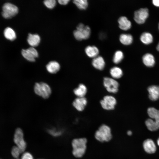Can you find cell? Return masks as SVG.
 Wrapping results in <instances>:
<instances>
[{
    "label": "cell",
    "mask_w": 159,
    "mask_h": 159,
    "mask_svg": "<svg viewBox=\"0 0 159 159\" xmlns=\"http://www.w3.org/2000/svg\"><path fill=\"white\" fill-rule=\"evenodd\" d=\"M149 116L151 119L145 121V124L148 129L151 131L156 130L159 128V110L153 107L148 110Z\"/></svg>",
    "instance_id": "1"
},
{
    "label": "cell",
    "mask_w": 159,
    "mask_h": 159,
    "mask_svg": "<svg viewBox=\"0 0 159 159\" xmlns=\"http://www.w3.org/2000/svg\"><path fill=\"white\" fill-rule=\"evenodd\" d=\"M87 142L85 138L74 139L72 142V154L76 158L82 157L85 154L86 149Z\"/></svg>",
    "instance_id": "2"
},
{
    "label": "cell",
    "mask_w": 159,
    "mask_h": 159,
    "mask_svg": "<svg viewBox=\"0 0 159 159\" xmlns=\"http://www.w3.org/2000/svg\"><path fill=\"white\" fill-rule=\"evenodd\" d=\"M95 137L101 142L109 141L112 138L110 128L105 125H102L96 132Z\"/></svg>",
    "instance_id": "3"
},
{
    "label": "cell",
    "mask_w": 159,
    "mask_h": 159,
    "mask_svg": "<svg viewBox=\"0 0 159 159\" xmlns=\"http://www.w3.org/2000/svg\"><path fill=\"white\" fill-rule=\"evenodd\" d=\"M34 90L36 94L44 99L49 98L52 92L50 87L44 82L36 83L34 86Z\"/></svg>",
    "instance_id": "4"
},
{
    "label": "cell",
    "mask_w": 159,
    "mask_h": 159,
    "mask_svg": "<svg viewBox=\"0 0 159 159\" xmlns=\"http://www.w3.org/2000/svg\"><path fill=\"white\" fill-rule=\"evenodd\" d=\"M91 33L90 27L85 26L82 23L79 24L77 27V29L73 32L75 38L78 40L86 39L89 38Z\"/></svg>",
    "instance_id": "5"
},
{
    "label": "cell",
    "mask_w": 159,
    "mask_h": 159,
    "mask_svg": "<svg viewBox=\"0 0 159 159\" xmlns=\"http://www.w3.org/2000/svg\"><path fill=\"white\" fill-rule=\"evenodd\" d=\"M18 12L17 7L11 3H5L2 6V15L5 18H11L16 15Z\"/></svg>",
    "instance_id": "6"
},
{
    "label": "cell",
    "mask_w": 159,
    "mask_h": 159,
    "mask_svg": "<svg viewBox=\"0 0 159 159\" xmlns=\"http://www.w3.org/2000/svg\"><path fill=\"white\" fill-rule=\"evenodd\" d=\"M14 140L16 146L18 147L22 153L25 150L26 143L24 140L23 131L20 128H17L15 130Z\"/></svg>",
    "instance_id": "7"
},
{
    "label": "cell",
    "mask_w": 159,
    "mask_h": 159,
    "mask_svg": "<svg viewBox=\"0 0 159 159\" xmlns=\"http://www.w3.org/2000/svg\"><path fill=\"white\" fill-rule=\"evenodd\" d=\"M148 15V10L147 8H141L135 12L134 18L138 24H143L145 22Z\"/></svg>",
    "instance_id": "8"
},
{
    "label": "cell",
    "mask_w": 159,
    "mask_h": 159,
    "mask_svg": "<svg viewBox=\"0 0 159 159\" xmlns=\"http://www.w3.org/2000/svg\"><path fill=\"white\" fill-rule=\"evenodd\" d=\"M103 84L108 92L113 93L117 92L119 84L114 79L109 77H105L103 80Z\"/></svg>",
    "instance_id": "9"
},
{
    "label": "cell",
    "mask_w": 159,
    "mask_h": 159,
    "mask_svg": "<svg viewBox=\"0 0 159 159\" xmlns=\"http://www.w3.org/2000/svg\"><path fill=\"white\" fill-rule=\"evenodd\" d=\"M21 53L23 56L27 60L31 62H34L38 57V53L34 47H30L26 49H22Z\"/></svg>",
    "instance_id": "10"
},
{
    "label": "cell",
    "mask_w": 159,
    "mask_h": 159,
    "mask_svg": "<svg viewBox=\"0 0 159 159\" xmlns=\"http://www.w3.org/2000/svg\"><path fill=\"white\" fill-rule=\"evenodd\" d=\"M100 103L102 108L106 110H112L114 108L116 100L113 97L107 95L101 101Z\"/></svg>",
    "instance_id": "11"
},
{
    "label": "cell",
    "mask_w": 159,
    "mask_h": 159,
    "mask_svg": "<svg viewBox=\"0 0 159 159\" xmlns=\"http://www.w3.org/2000/svg\"><path fill=\"white\" fill-rule=\"evenodd\" d=\"M87 104L86 99L84 97H78L73 102L74 107L78 111L83 110Z\"/></svg>",
    "instance_id": "12"
},
{
    "label": "cell",
    "mask_w": 159,
    "mask_h": 159,
    "mask_svg": "<svg viewBox=\"0 0 159 159\" xmlns=\"http://www.w3.org/2000/svg\"><path fill=\"white\" fill-rule=\"evenodd\" d=\"M143 147L145 150L149 153H154L156 149V145L153 140L147 139L143 143Z\"/></svg>",
    "instance_id": "13"
},
{
    "label": "cell",
    "mask_w": 159,
    "mask_h": 159,
    "mask_svg": "<svg viewBox=\"0 0 159 159\" xmlns=\"http://www.w3.org/2000/svg\"><path fill=\"white\" fill-rule=\"evenodd\" d=\"M149 98L152 100L155 101L159 98V86L152 85L148 89Z\"/></svg>",
    "instance_id": "14"
},
{
    "label": "cell",
    "mask_w": 159,
    "mask_h": 159,
    "mask_svg": "<svg viewBox=\"0 0 159 159\" xmlns=\"http://www.w3.org/2000/svg\"><path fill=\"white\" fill-rule=\"evenodd\" d=\"M118 22L119 27L122 30H128L131 27V22L125 16H122L120 17L118 19Z\"/></svg>",
    "instance_id": "15"
},
{
    "label": "cell",
    "mask_w": 159,
    "mask_h": 159,
    "mask_svg": "<svg viewBox=\"0 0 159 159\" xmlns=\"http://www.w3.org/2000/svg\"><path fill=\"white\" fill-rule=\"evenodd\" d=\"M29 44L32 47L37 46L40 41V38L37 34H29L27 39Z\"/></svg>",
    "instance_id": "16"
},
{
    "label": "cell",
    "mask_w": 159,
    "mask_h": 159,
    "mask_svg": "<svg viewBox=\"0 0 159 159\" xmlns=\"http://www.w3.org/2000/svg\"><path fill=\"white\" fill-rule=\"evenodd\" d=\"M92 64L95 68L102 70L105 67V63L102 57L98 56L94 58L92 61Z\"/></svg>",
    "instance_id": "17"
},
{
    "label": "cell",
    "mask_w": 159,
    "mask_h": 159,
    "mask_svg": "<svg viewBox=\"0 0 159 159\" xmlns=\"http://www.w3.org/2000/svg\"><path fill=\"white\" fill-rule=\"evenodd\" d=\"M46 68L49 72L51 74H55L59 71L60 66L57 62L52 61L47 65Z\"/></svg>",
    "instance_id": "18"
},
{
    "label": "cell",
    "mask_w": 159,
    "mask_h": 159,
    "mask_svg": "<svg viewBox=\"0 0 159 159\" xmlns=\"http://www.w3.org/2000/svg\"><path fill=\"white\" fill-rule=\"evenodd\" d=\"M87 55L90 58H95L97 56L99 53L98 48L95 46H89L87 47L85 49Z\"/></svg>",
    "instance_id": "19"
},
{
    "label": "cell",
    "mask_w": 159,
    "mask_h": 159,
    "mask_svg": "<svg viewBox=\"0 0 159 159\" xmlns=\"http://www.w3.org/2000/svg\"><path fill=\"white\" fill-rule=\"evenodd\" d=\"M143 61L144 64L148 67H152L155 63L154 56L150 53H147L143 56Z\"/></svg>",
    "instance_id": "20"
},
{
    "label": "cell",
    "mask_w": 159,
    "mask_h": 159,
    "mask_svg": "<svg viewBox=\"0 0 159 159\" xmlns=\"http://www.w3.org/2000/svg\"><path fill=\"white\" fill-rule=\"evenodd\" d=\"M119 40L120 42L125 45L131 44L133 41L132 36L129 34H123L120 36Z\"/></svg>",
    "instance_id": "21"
},
{
    "label": "cell",
    "mask_w": 159,
    "mask_h": 159,
    "mask_svg": "<svg viewBox=\"0 0 159 159\" xmlns=\"http://www.w3.org/2000/svg\"><path fill=\"white\" fill-rule=\"evenodd\" d=\"M87 92V89L85 85L80 84L77 88L74 90V94L78 97H84Z\"/></svg>",
    "instance_id": "22"
},
{
    "label": "cell",
    "mask_w": 159,
    "mask_h": 159,
    "mask_svg": "<svg viewBox=\"0 0 159 159\" xmlns=\"http://www.w3.org/2000/svg\"><path fill=\"white\" fill-rule=\"evenodd\" d=\"M4 34L6 38L10 40H14L16 38V35L15 31L10 27H8L5 29Z\"/></svg>",
    "instance_id": "23"
},
{
    "label": "cell",
    "mask_w": 159,
    "mask_h": 159,
    "mask_svg": "<svg viewBox=\"0 0 159 159\" xmlns=\"http://www.w3.org/2000/svg\"><path fill=\"white\" fill-rule=\"evenodd\" d=\"M153 39L152 35L148 32H144L142 33L140 37L141 41L142 43L146 44H148L152 43Z\"/></svg>",
    "instance_id": "24"
},
{
    "label": "cell",
    "mask_w": 159,
    "mask_h": 159,
    "mask_svg": "<svg viewBox=\"0 0 159 159\" xmlns=\"http://www.w3.org/2000/svg\"><path fill=\"white\" fill-rule=\"evenodd\" d=\"M110 74L113 78L118 79L122 75V71L119 67H115L112 68L110 71Z\"/></svg>",
    "instance_id": "25"
},
{
    "label": "cell",
    "mask_w": 159,
    "mask_h": 159,
    "mask_svg": "<svg viewBox=\"0 0 159 159\" xmlns=\"http://www.w3.org/2000/svg\"><path fill=\"white\" fill-rule=\"evenodd\" d=\"M74 3L80 9H85L88 6V2L87 0H74Z\"/></svg>",
    "instance_id": "26"
},
{
    "label": "cell",
    "mask_w": 159,
    "mask_h": 159,
    "mask_svg": "<svg viewBox=\"0 0 159 159\" xmlns=\"http://www.w3.org/2000/svg\"><path fill=\"white\" fill-rule=\"evenodd\" d=\"M124 55L123 52L120 50L117 51L114 54L113 61L114 63L117 64L121 61Z\"/></svg>",
    "instance_id": "27"
},
{
    "label": "cell",
    "mask_w": 159,
    "mask_h": 159,
    "mask_svg": "<svg viewBox=\"0 0 159 159\" xmlns=\"http://www.w3.org/2000/svg\"><path fill=\"white\" fill-rule=\"evenodd\" d=\"M21 153V150L16 146L13 147L11 151V154L14 158H18Z\"/></svg>",
    "instance_id": "28"
},
{
    "label": "cell",
    "mask_w": 159,
    "mask_h": 159,
    "mask_svg": "<svg viewBox=\"0 0 159 159\" xmlns=\"http://www.w3.org/2000/svg\"><path fill=\"white\" fill-rule=\"evenodd\" d=\"M48 132L50 135L54 137H58L61 135L62 133V131L60 130H57L55 128L49 129Z\"/></svg>",
    "instance_id": "29"
},
{
    "label": "cell",
    "mask_w": 159,
    "mask_h": 159,
    "mask_svg": "<svg viewBox=\"0 0 159 159\" xmlns=\"http://www.w3.org/2000/svg\"><path fill=\"white\" fill-rule=\"evenodd\" d=\"M44 5L48 8H53L56 5V1L55 0H46L44 1Z\"/></svg>",
    "instance_id": "30"
},
{
    "label": "cell",
    "mask_w": 159,
    "mask_h": 159,
    "mask_svg": "<svg viewBox=\"0 0 159 159\" xmlns=\"http://www.w3.org/2000/svg\"><path fill=\"white\" fill-rule=\"evenodd\" d=\"M21 159H34V158L30 153L26 152L23 154L21 157Z\"/></svg>",
    "instance_id": "31"
},
{
    "label": "cell",
    "mask_w": 159,
    "mask_h": 159,
    "mask_svg": "<svg viewBox=\"0 0 159 159\" xmlns=\"http://www.w3.org/2000/svg\"><path fill=\"white\" fill-rule=\"evenodd\" d=\"M69 1V0H58V2L61 5H66L68 4Z\"/></svg>",
    "instance_id": "32"
},
{
    "label": "cell",
    "mask_w": 159,
    "mask_h": 159,
    "mask_svg": "<svg viewBox=\"0 0 159 159\" xmlns=\"http://www.w3.org/2000/svg\"><path fill=\"white\" fill-rule=\"evenodd\" d=\"M152 2L154 6L157 7H159V0H153Z\"/></svg>",
    "instance_id": "33"
},
{
    "label": "cell",
    "mask_w": 159,
    "mask_h": 159,
    "mask_svg": "<svg viewBox=\"0 0 159 159\" xmlns=\"http://www.w3.org/2000/svg\"><path fill=\"white\" fill-rule=\"evenodd\" d=\"M127 134L128 135H131L132 134V132L130 130H128L127 132Z\"/></svg>",
    "instance_id": "34"
},
{
    "label": "cell",
    "mask_w": 159,
    "mask_h": 159,
    "mask_svg": "<svg viewBox=\"0 0 159 159\" xmlns=\"http://www.w3.org/2000/svg\"><path fill=\"white\" fill-rule=\"evenodd\" d=\"M156 48H157V50L158 51H159V42L158 44V45L157 46Z\"/></svg>",
    "instance_id": "35"
},
{
    "label": "cell",
    "mask_w": 159,
    "mask_h": 159,
    "mask_svg": "<svg viewBox=\"0 0 159 159\" xmlns=\"http://www.w3.org/2000/svg\"><path fill=\"white\" fill-rule=\"evenodd\" d=\"M157 143L158 145L159 146V138H158V139L157 140Z\"/></svg>",
    "instance_id": "36"
},
{
    "label": "cell",
    "mask_w": 159,
    "mask_h": 159,
    "mask_svg": "<svg viewBox=\"0 0 159 159\" xmlns=\"http://www.w3.org/2000/svg\"><path fill=\"white\" fill-rule=\"evenodd\" d=\"M158 27H159V24Z\"/></svg>",
    "instance_id": "37"
},
{
    "label": "cell",
    "mask_w": 159,
    "mask_h": 159,
    "mask_svg": "<svg viewBox=\"0 0 159 159\" xmlns=\"http://www.w3.org/2000/svg\"><path fill=\"white\" fill-rule=\"evenodd\" d=\"M15 159H18V158H16Z\"/></svg>",
    "instance_id": "38"
}]
</instances>
